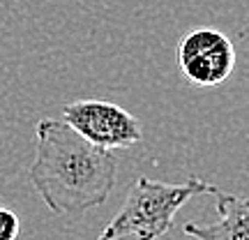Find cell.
<instances>
[{"mask_svg": "<svg viewBox=\"0 0 249 240\" xmlns=\"http://www.w3.org/2000/svg\"><path fill=\"white\" fill-rule=\"evenodd\" d=\"M30 183L53 215H81L113 192L118 157L76 134L65 120L44 118L35 127Z\"/></svg>", "mask_w": 249, "mask_h": 240, "instance_id": "6da1fadb", "label": "cell"}, {"mask_svg": "<svg viewBox=\"0 0 249 240\" xmlns=\"http://www.w3.org/2000/svg\"><path fill=\"white\" fill-rule=\"evenodd\" d=\"M214 189H217L214 185L194 176L182 185H171L139 176L129 187L123 208L107 224V229L99 233L97 240H123L127 236H136L139 240H160L173 229L176 213L189 199L214 194Z\"/></svg>", "mask_w": 249, "mask_h": 240, "instance_id": "7a4b0ae2", "label": "cell"}, {"mask_svg": "<svg viewBox=\"0 0 249 240\" xmlns=\"http://www.w3.org/2000/svg\"><path fill=\"white\" fill-rule=\"evenodd\" d=\"M62 120L97 148H129L143 139L141 123L118 104L102 99H79L62 107Z\"/></svg>", "mask_w": 249, "mask_h": 240, "instance_id": "3957f363", "label": "cell"}, {"mask_svg": "<svg viewBox=\"0 0 249 240\" xmlns=\"http://www.w3.org/2000/svg\"><path fill=\"white\" fill-rule=\"evenodd\" d=\"M176 62L189 83L213 88L224 83L235 70V46L222 30L196 28L178 42Z\"/></svg>", "mask_w": 249, "mask_h": 240, "instance_id": "277c9868", "label": "cell"}, {"mask_svg": "<svg viewBox=\"0 0 249 240\" xmlns=\"http://www.w3.org/2000/svg\"><path fill=\"white\" fill-rule=\"evenodd\" d=\"M217 222L198 226L185 222L182 231L196 240H249V199L214 189Z\"/></svg>", "mask_w": 249, "mask_h": 240, "instance_id": "5b68a950", "label": "cell"}, {"mask_svg": "<svg viewBox=\"0 0 249 240\" xmlns=\"http://www.w3.org/2000/svg\"><path fill=\"white\" fill-rule=\"evenodd\" d=\"M18 217L12 210L0 208V240H17L18 238Z\"/></svg>", "mask_w": 249, "mask_h": 240, "instance_id": "8992f818", "label": "cell"}]
</instances>
